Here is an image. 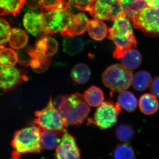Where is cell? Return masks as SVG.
Segmentation results:
<instances>
[{"instance_id":"ffe728a7","label":"cell","mask_w":159,"mask_h":159,"mask_svg":"<svg viewBox=\"0 0 159 159\" xmlns=\"http://www.w3.org/2000/svg\"><path fill=\"white\" fill-rule=\"evenodd\" d=\"M29 41V36L22 29H11L9 38V43L12 48L19 50L25 47Z\"/></svg>"},{"instance_id":"2e32d148","label":"cell","mask_w":159,"mask_h":159,"mask_svg":"<svg viewBox=\"0 0 159 159\" xmlns=\"http://www.w3.org/2000/svg\"><path fill=\"white\" fill-rule=\"evenodd\" d=\"M87 30L92 39L95 40L102 41L107 36L108 29L103 22L95 19L89 20Z\"/></svg>"},{"instance_id":"ac0fdd59","label":"cell","mask_w":159,"mask_h":159,"mask_svg":"<svg viewBox=\"0 0 159 159\" xmlns=\"http://www.w3.org/2000/svg\"><path fill=\"white\" fill-rule=\"evenodd\" d=\"M63 49L70 56H74L81 52L84 43L80 38L77 36H66L63 41Z\"/></svg>"},{"instance_id":"277c9868","label":"cell","mask_w":159,"mask_h":159,"mask_svg":"<svg viewBox=\"0 0 159 159\" xmlns=\"http://www.w3.org/2000/svg\"><path fill=\"white\" fill-rule=\"evenodd\" d=\"M70 9H47L41 8L40 13L43 35L61 32L70 22L74 14Z\"/></svg>"},{"instance_id":"7a4b0ae2","label":"cell","mask_w":159,"mask_h":159,"mask_svg":"<svg viewBox=\"0 0 159 159\" xmlns=\"http://www.w3.org/2000/svg\"><path fill=\"white\" fill-rule=\"evenodd\" d=\"M58 110L68 126L82 123L89 113L90 108L83 96L76 93L62 96Z\"/></svg>"},{"instance_id":"44dd1931","label":"cell","mask_w":159,"mask_h":159,"mask_svg":"<svg viewBox=\"0 0 159 159\" xmlns=\"http://www.w3.org/2000/svg\"><path fill=\"white\" fill-rule=\"evenodd\" d=\"M91 70L85 64L80 63L74 66L71 71V77L74 82L83 84L89 81L91 77Z\"/></svg>"},{"instance_id":"d590c367","label":"cell","mask_w":159,"mask_h":159,"mask_svg":"<svg viewBox=\"0 0 159 159\" xmlns=\"http://www.w3.org/2000/svg\"><path fill=\"white\" fill-rule=\"evenodd\" d=\"M25 4L28 8L35 10L41 7L42 0H25Z\"/></svg>"},{"instance_id":"d6a6232c","label":"cell","mask_w":159,"mask_h":159,"mask_svg":"<svg viewBox=\"0 0 159 159\" xmlns=\"http://www.w3.org/2000/svg\"><path fill=\"white\" fill-rule=\"evenodd\" d=\"M41 8L47 9H70V3L66 2V0H42Z\"/></svg>"},{"instance_id":"d6986e66","label":"cell","mask_w":159,"mask_h":159,"mask_svg":"<svg viewBox=\"0 0 159 159\" xmlns=\"http://www.w3.org/2000/svg\"><path fill=\"white\" fill-rule=\"evenodd\" d=\"M25 2V0H0V15L16 16L20 13Z\"/></svg>"},{"instance_id":"4316f807","label":"cell","mask_w":159,"mask_h":159,"mask_svg":"<svg viewBox=\"0 0 159 159\" xmlns=\"http://www.w3.org/2000/svg\"><path fill=\"white\" fill-rule=\"evenodd\" d=\"M151 81L150 74L146 71H141L137 72L133 77L132 84L137 90L142 91L148 88Z\"/></svg>"},{"instance_id":"9a60e30c","label":"cell","mask_w":159,"mask_h":159,"mask_svg":"<svg viewBox=\"0 0 159 159\" xmlns=\"http://www.w3.org/2000/svg\"><path fill=\"white\" fill-rule=\"evenodd\" d=\"M23 24L30 34L36 37L42 36L40 13L33 11H28L24 16Z\"/></svg>"},{"instance_id":"cb8c5ba5","label":"cell","mask_w":159,"mask_h":159,"mask_svg":"<svg viewBox=\"0 0 159 159\" xmlns=\"http://www.w3.org/2000/svg\"><path fill=\"white\" fill-rule=\"evenodd\" d=\"M118 101L120 107L129 112L134 111L138 104V101L134 95L126 90L120 92L118 96Z\"/></svg>"},{"instance_id":"7402d4cb","label":"cell","mask_w":159,"mask_h":159,"mask_svg":"<svg viewBox=\"0 0 159 159\" xmlns=\"http://www.w3.org/2000/svg\"><path fill=\"white\" fill-rule=\"evenodd\" d=\"M121 58L122 65L129 70L137 68L142 62L141 54L135 49H131L125 52Z\"/></svg>"},{"instance_id":"6da1fadb","label":"cell","mask_w":159,"mask_h":159,"mask_svg":"<svg viewBox=\"0 0 159 159\" xmlns=\"http://www.w3.org/2000/svg\"><path fill=\"white\" fill-rule=\"evenodd\" d=\"M108 30L107 37L116 45L113 57L119 59L125 52L136 48L137 41L130 22L125 15L117 18Z\"/></svg>"},{"instance_id":"7c38bea8","label":"cell","mask_w":159,"mask_h":159,"mask_svg":"<svg viewBox=\"0 0 159 159\" xmlns=\"http://www.w3.org/2000/svg\"><path fill=\"white\" fill-rule=\"evenodd\" d=\"M58 48V43L55 39L48 35H45L38 40L34 50L43 56L51 57L57 53Z\"/></svg>"},{"instance_id":"30bf717a","label":"cell","mask_w":159,"mask_h":159,"mask_svg":"<svg viewBox=\"0 0 159 159\" xmlns=\"http://www.w3.org/2000/svg\"><path fill=\"white\" fill-rule=\"evenodd\" d=\"M54 159H81L80 149L75 138L66 129L60 142L55 148Z\"/></svg>"},{"instance_id":"d4e9b609","label":"cell","mask_w":159,"mask_h":159,"mask_svg":"<svg viewBox=\"0 0 159 159\" xmlns=\"http://www.w3.org/2000/svg\"><path fill=\"white\" fill-rule=\"evenodd\" d=\"M51 62V57L43 56L37 53L34 50L33 58L29 66L35 73L41 74L49 68Z\"/></svg>"},{"instance_id":"4fadbf2b","label":"cell","mask_w":159,"mask_h":159,"mask_svg":"<svg viewBox=\"0 0 159 159\" xmlns=\"http://www.w3.org/2000/svg\"><path fill=\"white\" fill-rule=\"evenodd\" d=\"M21 78L19 71L16 68H7L0 65V88L9 89L14 87Z\"/></svg>"},{"instance_id":"9c48e42d","label":"cell","mask_w":159,"mask_h":159,"mask_svg":"<svg viewBox=\"0 0 159 159\" xmlns=\"http://www.w3.org/2000/svg\"><path fill=\"white\" fill-rule=\"evenodd\" d=\"M121 108L118 102L103 101L98 106L93 118L88 120V124H92L102 129H107L115 125L121 113Z\"/></svg>"},{"instance_id":"f546056e","label":"cell","mask_w":159,"mask_h":159,"mask_svg":"<svg viewBox=\"0 0 159 159\" xmlns=\"http://www.w3.org/2000/svg\"><path fill=\"white\" fill-rule=\"evenodd\" d=\"M134 157L133 148L127 144L118 145L114 151V159H134Z\"/></svg>"},{"instance_id":"e575fe53","label":"cell","mask_w":159,"mask_h":159,"mask_svg":"<svg viewBox=\"0 0 159 159\" xmlns=\"http://www.w3.org/2000/svg\"><path fill=\"white\" fill-rule=\"evenodd\" d=\"M150 86L152 93L157 98H159V77H155L152 80Z\"/></svg>"},{"instance_id":"5bb4252c","label":"cell","mask_w":159,"mask_h":159,"mask_svg":"<svg viewBox=\"0 0 159 159\" xmlns=\"http://www.w3.org/2000/svg\"><path fill=\"white\" fill-rule=\"evenodd\" d=\"M40 133V140L43 148L48 150L55 149L59 144L63 131L45 129L38 126Z\"/></svg>"},{"instance_id":"5b68a950","label":"cell","mask_w":159,"mask_h":159,"mask_svg":"<svg viewBox=\"0 0 159 159\" xmlns=\"http://www.w3.org/2000/svg\"><path fill=\"white\" fill-rule=\"evenodd\" d=\"M128 19L134 28L141 30L149 37L159 36V7L145 6Z\"/></svg>"},{"instance_id":"4dcf8cb0","label":"cell","mask_w":159,"mask_h":159,"mask_svg":"<svg viewBox=\"0 0 159 159\" xmlns=\"http://www.w3.org/2000/svg\"><path fill=\"white\" fill-rule=\"evenodd\" d=\"M117 138L122 142H127L132 138L134 131L129 125L122 124L118 126L116 130Z\"/></svg>"},{"instance_id":"8d00e7d4","label":"cell","mask_w":159,"mask_h":159,"mask_svg":"<svg viewBox=\"0 0 159 159\" xmlns=\"http://www.w3.org/2000/svg\"><path fill=\"white\" fill-rule=\"evenodd\" d=\"M146 6L152 8L159 7V0H145Z\"/></svg>"},{"instance_id":"1f68e13d","label":"cell","mask_w":159,"mask_h":159,"mask_svg":"<svg viewBox=\"0 0 159 159\" xmlns=\"http://www.w3.org/2000/svg\"><path fill=\"white\" fill-rule=\"evenodd\" d=\"M11 30L9 23L4 19L0 18V47L9 42Z\"/></svg>"},{"instance_id":"836d02e7","label":"cell","mask_w":159,"mask_h":159,"mask_svg":"<svg viewBox=\"0 0 159 159\" xmlns=\"http://www.w3.org/2000/svg\"><path fill=\"white\" fill-rule=\"evenodd\" d=\"M93 0H69L70 4L72 6L83 10L88 11Z\"/></svg>"},{"instance_id":"603a6c76","label":"cell","mask_w":159,"mask_h":159,"mask_svg":"<svg viewBox=\"0 0 159 159\" xmlns=\"http://www.w3.org/2000/svg\"><path fill=\"white\" fill-rule=\"evenodd\" d=\"M86 102L92 107H98L104 101L103 92L99 88L92 86L84 92L83 96Z\"/></svg>"},{"instance_id":"3957f363","label":"cell","mask_w":159,"mask_h":159,"mask_svg":"<svg viewBox=\"0 0 159 159\" xmlns=\"http://www.w3.org/2000/svg\"><path fill=\"white\" fill-rule=\"evenodd\" d=\"M11 146L12 159H20L26 154L39 153L43 148L39 128L29 126L16 131L11 141Z\"/></svg>"},{"instance_id":"f1b7e54d","label":"cell","mask_w":159,"mask_h":159,"mask_svg":"<svg viewBox=\"0 0 159 159\" xmlns=\"http://www.w3.org/2000/svg\"><path fill=\"white\" fill-rule=\"evenodd\" d=\"M34 49L30 46H26L22 48L17 50L16 54L18 62L23 66L30 65L34 54Z\"/></svg>"},{"instance_id":"ba28073f","label":"cell","mask_w":159,"mask_h":159,"mask_svg":"<svg viewBox=\"0 0 159 159\" xmlns=\"http://www.w3.org/2000/svg\"><path fill=\"white\" fill-rule=\"evenodd\" d=\"M88 11L94 18L104 20H115L125 14L120 0H93Z\"/></svg>"},{"instance_id":"52a82bcc","label":"cell","mask_w":159,"mask_h":159,"mask_svg":"<svg viewBox=\"0 0 159 159\" xmlns=\"http://www.w3.org/2000/svg\"><path fill=\"white\" fill-rule=\"evenodd\" d=\"M35 116L34 123L41 128L63 131L67 126L59 111L55 108L51 97L45 108L35 112Z\"/></svg>"},{"instance_id":"484cf974","label":"cell","mask_w":159,"mask_h":159,"mask_svg":"<svg viewBox=\"0 0 159 159\" xmlns=\"http://www.w3.org/2000/svg\"><path fill=\"white\" fill-rule=\"evenodd\" d=\"M127 18L136 14L146 6L145 0H120Z\"/></svg>"},{"instance_id":"e0dca14e","label":"cell","mask_w":159,"mask_h":159,"mask_svg":"<svg viewBox=\"0 0 159 159\" xmlns=\"http://www.w3.org/2000/svg\"><path fill=\"white\" fill-rule=\"evenodd\" d=\"M139 107L145 115H152L156 112L159 107L158 101L153 94H145L140 97Z\"/></svg>"},{"instance_id":"8fae6325","label":"cell","mask_w":159,"mask_h":159,"mask_svg":"<svg viewBox=\"0 0 159 159\" xmlns=\"http://www.w3.org/2000/svg\"><path fill=\"white\" fill-rule=\"evenodd\" d=\"M89 20L84 13L74 15L68 26L61 32L63 37L81 35L87 30Z\"/></svg>"},{"instance_id":"8992f818","label":"cell","mask_w":159,"mask_h":159,"mask_svg":"<svg viewBox=\"0 0 159 159\" xmlns=\"http://www.w3.org/2000/svg\"><path fill=\"white\" fill-rule=\"evenodd\" d=\"M132 73L122 64L110 66L103 72L102 80L111 92H121L129 88L132 81Z\"/></svg>"},{"instance_id":"83f0119b","label":"cell","mask_w":159,"mask_h":159,"mask_svg":"<svg viewBox=\"0 0 159 159\" xmlns=\"http://www.w3.org/2000/svg\"><path fill=\"white\" fill-rule=\"evenodd\" d=\"M18 62L16 52L10 48L0 50V64L5 67H12Z\"/></svg>"}]
</instances>
